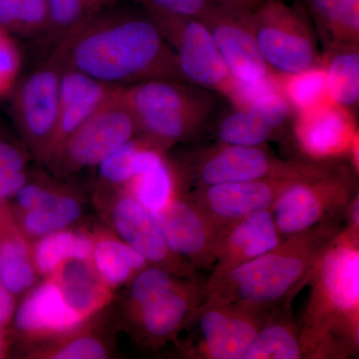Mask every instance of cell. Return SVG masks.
Masks as SVG:
<instances>
[{"label": "cell", "instance_id": "obj_17", "mask_svg": "<svg viewBox=\"0 0 359 359\" xmlns=\"http://www.w3.org/2000/svg\"><path fill=\"white\" fill-rule=\"evenodd\" d=\"M294 134L299 149L311 160L349 157L358 143L351 110L334 102L295 115Z\"/></svg>", "mask_w": 359, "mask_h": 359}, {"label": "cell", "instance_id": "obj_34", "mask_svg": "<svg viewBox=\"0 0 359 359\" xmlns=\"http://www.w3.org/2000/svg\"><path fill=\"white\" fill-rule=\"evenodd\" d=\"M181 276L161 266L148 264L141 269L130 282L128 297H127V311L129 318L145 308L151 302L168 294L181 282Z\"/></svg>", "mask_w": 359, "mask_h": 359}, {"label": "cell", "instance_id": "obj_18", "mask_svg": "<svg viewBox=\"0 0 359 359\" xmlns=\"http://www.w3.org/2000/svg\"><path fill=\"white\" fill-rule=\"evenodd\" d=\"M205 295V282L182 278L173 290L130 318L139 339L157 347L176 339Z\"/></svg>", "mask_w": 359, "mask_h": 359}, {"label": "cell", "instance_id": "obj_24", "mask_svg": "<svg viewBox=\"0 0 359 359\" xmlns=\"http://www.w3.org/2000/svg\"><path fill=\"white\" fill-rule=\"evenodd\" d=\"M39 276L32 244L18 229L11 212L0 230V280L16 297L32 290Z\"/></svg>", "mask_w": 359, "mask_h": 359}, {"label": "cell", "instance_id": "obj_35", "mask_svg": "<svg viewBox=\"0 0 359 359\" xmlns=\"http://www.w3.org/2000/svg\"><path fill=\"white\" fill-rule=\"evenodd\" d=\"M30 153L0 129V203H8L27 183Z\"/></svg>", "mask_w": 359, "mask_h": 359}, {"label": "cell", "instance_id": "obj_27", "mask_svg": "<svg viewBox=\"0 0 359 359\" xmlns=\"http://www.w3.org/2000/svg\"><path fill=\"white\" fill-rule=\"evenodd\" d=\"M93 238L91 263L110 290L129 283L149 264L145 257L117 236L102 233Z\"/></svg>", "mask_w": 359, "mask_h": 359}, {"label": "cell", "instance_id": "obj_12", "mask_svg": "<svg viewBox=\"0 0 359 359\" xmlns=\"http://www.w3.org/2000/svg\"><path fill=\"white\" fill-rule=\"evenodd\" d=\"M152 214L170 249L196 269L211 271L223 238L219 226L190 197L176 194L164 207Z\"/></svg>", "mask_w": 359, "mask_h": 359}, {"label": "cell", "instance_id": "obj_5", "mask_svg": "<svg viewBox=\"0 0 359 359\" xmlns=\"http://www.w3.org/2000/svg\"><path fill=\"white\" fill-rule=\"evenodd\" d=\"M355 172L339 159L311 160L273 207L283 240L346 214L358 194Z\"/></svg>", "mask_w": 359, "mask_h": 359}, {"label": "cell", "instance_id": "obj_13", "mask_svg": "<svg viewBox=\"0 0 359 359\" xmlns=\"http://www.w3.org/2000/svg\"><path fill=\"white\" fill-rule=\"evenodd\" d=\"M302 160L278 159L263 146L219 143L202 151L190 167L196 188L285 176L302 166Z\"/></svg>", "mask_w": 359, "mask_h": 359}, {"label": "cell", "instance_id": "obj_36", "mask_svg": "<svg viewBox=\"0 0 359 359\" xmlns=\"http://www.w3.org/2000/svg\"><path fill=\"white\" fill-rule=\"evenodd\" d=\"M122 1L123 0H47L51 20L49 39L57 41L75 26Z\"/></svg>", "mask_w": 359, "mask_h": 359}, {"label": "cell", "instance_id": "obj_10", "mask_svg": "<svg viewBox=\"0 0 359 359\" xmlns=\"http://www.w3.org/2000/svg\"><path fill=\"white\" fill-rule=\"evenodd\" d=\"M148 13L174 52L183 81L224 96L231 76L207 26L198 18Z\"/></svg>", "mask_w": 359, "mask_h": 359}, {"label": "cell", "instance_id": "obj_42", "mask_svg": "<svg viewBox=\"0 0 359 359\" xmlns=\"http://www.w3.org/2000/svg\"><path fill=\"white\" fill-rule=\"evenodd\" d=\"M6 344L4 339V330H0V358L6 354Z\"/></svg>", "mask_w": 359, "mask_h": 359}, {"label": "cell", "instance_id": "obj_37", "mask_svg": "<svg viewBox=\"0 0 359 359\" xmlns=\"http://www.w3.org/2000/svg\"><path fill=\"white\" fill-rule=\"evenodd\" d=\"M55 346L39 353L40 358L51 359H104L110 349L101 337L90 334H72Z\"/></svg>", "mask_w": 359, "mask_h": 359}, {"label": "cell", "instance_id": "obj_15", "mask_svg": "<svg viewBox=\"0 0 359 359\" xmlns=\"http://www.w3.org/2000/svg\"><path fill=\"white\" fill-rule=\"evenodd\" d=\"M110 218L117 237L145 257L149 264L166 269L181 278L203 282L196 269L170 249L152 214L124 190H120L115 198Z\"/></svg>", "mask_w": 359, "mask_h": 359}, {"label": "cell", "instance_id": "obj_1", "mask_svg": "<svg viewBox=\"0 0 359 359\" xmlns=\"http://www.w3.org/2000/svg\"><path fill=\"white\" fill-rule=\"evenodd\" d=\"M119 4L66 32L49 60L60 69L76 70L111 86L183 81L176 56L154 18L143 7L133 11Z\"/></svg>", "mask_w": 359, "mask_h": 359}, {"label": "cell", "instance_id": "obj_23", "mask_svg": "<svg viewBox=\"0 0 359 359\" xmlns=\"http://www.w3.org/2000/svg\"><path fill=\"white\" fill-rule=\"evenodd\" d=\"M66 302L88 320L111 299V290L97 275L91 259H71L49 276Z\"/></svg>", "mask_w": 359, "mask_h": 359}, {"label": "cell", "instance_id": "obj_21", "mask_svg": "<svg viewBox=\"0 0 359 359\" xmlns=\"http://www.w3.org/2000/svg\"><path fill=\"white\" fill-rule=\"evenodd\" d=\"M116 88L76 70L61 69L57 122L42 164H46L66 139L109 100Z\"/></svg>", "mask_w": 359, "mask_h": 359}, {"label": "cell", "instance_id": "obj_9", "mask_svg": "<svg viewBox=\"0 0 359 359\" xmlns=\"http://www.w3.org/2000/svg\"><path fill=\"white\" fill-rule=\"evenodd\" d=\"M61 69L46 61L20 78L9 94L14 125L28 152L43 163L57 122Z\"/></svg>", "mask_w": 359, "mask_h": 359}, {"label": "cell", "instance_id": "obj_11", "mask_svg": "<svg viewBox=\"0 0 359 359\" xmlns=\"http://www.w3.org/2000/svg\"><path fill=\"white\" fill-rule=\"evenodd\" d=\"M256 1L224 4L199 18L211 33L231 78L240 81H259L273 74L259 50L250 25V11Z\"/></svg>", "mask_w": 359, "mask_h": 359}, {"label": "cell", "instance_id": "obj_4", "mask_svg": "<svg viewBox=\"0 0 359 359\" xmlns=\"http://www.w3.org/2000/svg\"><path fill=\"white\" fill-rule=\"evenodd\" d=\"M117 94L133 117L138 136L164 152L204 130L219 96L187 82L164 79L118 87Z\"/></svg>", "mask_w": 359, "mask_h": 359}, {"label": "cell", "instance_id": "obj_8", "mask_svg": "<svg viewBox=\"0 0 359 359\" xmlns=\"http://www.w3.org/2000/svg\"><path fill=\"white\" fill-rule=\"evenodd\" d=\"M116 88L102 107L66 139L45 166L57 177L96 168L108 156L138 136L136 124Z\"/></svg>", "mask_w": 359, "mask_h": 359}, {"label": "cell", "instance_id": "obj_33", "mask_svg": "<svg viewBox=\"0 0 359 359\" xmlns=\"http://www.w3.org/2000/svg\"><path fill=\"white\" fill-rule=\"evenodd\" d=\"M119 190L130 194L146 210L154 212L164 207L176 194V178L172 167L164 158Z\"/></svg>", "mask_w": 359, "mask_h": 359}, {"label": "cell", "instance_id": "obj_6", "mask_svg": "<svg viewBox=\"0 0 359 359\" xmlns=\"http://www.w3.org/2000/svg\"><path fill=\"white\" fill-rule=\"evenodd\" d=\"M250 25L259 50L273 74L283 76L321 65L318 36L301 4L257 0L250 11Z\"/></svg>", "mask_w": 359, "mask_h": 359}, {"label": "cell", "instance_id": "obj_20", "mask_svg": "<svg viewBox=\"0 0 359 359\" xmlns=\"http://www.w3.org/2000/svg\"><path fill=\"white\" fill-rule=\"evenodd\" d=\"M292 112L282 90H276L252 105L226 112L217 125V138L228 145L263 146L282 129Z\"/></svg>", "mask_w": 359, "mask_h": 359}, {"label": "cell", "instance_id": "obj_28", "mask_svg": "<svg viewBox=\"0 0 359 359\" xmlns=\"http://www.w3.org/2000/svg\"><path fill=\"white\" fill-rule=\"evenodd\" d=\"M164 151L141 136L117 149L97 166L103 185L121 189L139 174L164 159Z\"/></svg>", "mask_w": 359, "mask_h": 359}, {"label": "cell", "instance_id": "obj_40", "mask_svg": "<svg viewBox=\"0 0 359 359\" xmlns=\"http://www.w3.org/2000/svg\"><path fill=\"white\" fill-rule=\"evenodd\" d=\"M15 309V297L0 280V330H4L13 321Z\"/></svg>", "mask_w": 359, "mask_h": 359}, {"label": "cell", "instance_id": "obj_41", "mask_svg": "<svg viewBox=\"0 0 359 359\" xmlns=\"http://www.w3.org/2000/svg\"><path fill=\"white\" fill-rule=\"evenodd\" d=\"M11 214V210L9 209L8 203H0V230Z\"/></svg>", "mask_w": 359, "mask_h": 359}, {"label": "cell", "instance_id": "obj_7", "mask_svg": "<svg viewBox=\"0 0 359 359\" xmlns=\"http://www.w3.org/2000/svg\"><path fill=\"white\" fill-rule=\"evenodd\" d=\"M271 311H259L205 297L184 330V354L196 359H244Z\"/></svg>", "mask_w": 359, "mask_h": 359}, {"label": "cell", "instance_id": "obj_26", "mask_svg": "<svg viewBox=\"0 0 359 359\" xmlns=\"http://www.w3.org/2000/svg\"><path fill=\"white\" fill-rule=\"evenodd\" d=\"M299 325L295 323L290 308L275 309L245 353L244 359H302Z\"/></svg>", "mask_w": 359, "mask_h": 359}, {"label": "cell", "instance_id": "obj_39", "mask_svg": "<svg viewBox=\"0 0 359 359\" xmlns=\"http://www.w3.org/2000/svg\"><path fill=\"white\" fill-rule=\"evenodd\" d=\"M22 55L15 37L0 26V99L8 97L20 78Z\"/></svg>", "mask_w": 359, "mask_h": 359}, {"label": "cell", "instance_id": "obj_25", "mask_svg": "<svg viewBox=\"0 0 359 359\" xmlns=\"http://www.w3.org/2000/svg\"><path fill=\"white\" fill-rule=\"evenodd\" d=\"M323 49L359 43V0H306Z\"/></svg>", "mask_w": 359, "mask_h": 359}, {"label": "cell", "instance_id": "obj_3", "mask_svg": "<svg viewBox=\"0 0 359 359\" xmlns=\"http://www.w3.org/2000/svg\"><path fill=\"white\" fill-rule=\"evenodd\" d=\"M342 216L283 238L266 254L205 282V297L247 308L273 311L292 308L309 282L321 252L341 229Z\"/></svg>", "mask_w": 359, "mask_h": 359}, {"label": "cell", "instance_id": "obj_19", "mask_svg": "<svg viewBox=\"0 0 359 359\" xmlns=\"http://www.w3.org/2000/svg\"><path fill=\"white\" fill-rule=\"evenodd\" d=\"M66 302L50 278L28 290L13 316L15 330L25 337H66L86 321Z\"/></svg>", "mask_w": 359, "mask_h": 359}, {"label": "cell", "instance_id": "obj_29", "mask_svg": "<svg viewBox=\"0 0 359 359\" xmlns=\"http://www.w3.org/2000/svg\"><path fill=\"white\" fill-rule=\"evenodd\" d=\"M321 66L332 102L351 110L359 101V43L323 49Z\"/></svg>", "mask_w": 359, "mask_h": 359}, {"label": "cell", "instance_id": "obj_38", "mask_svg": "<svg viewBox=\"0 0 359 359\" xmlns=\"http://www.w3.org/2000/svg\"><path fill=\"white\" fill-rule=\"evenodd\" d=\"M148 13L199 18L212 8L244 0H133Z\"/></svg>", "mask_w": 359, "mask_h": 359}, {"label": "cell", "instance_id": "obj_2", "mask_svg": "<svg viewBox=\"0 0 359 359\" xmlns=\"http://www.w3.org/2000/svg\"><path fill=\"white\" fill-rule=\"evenodd\" d=\"M299 340L304 358L346 359L359 349V229L342 226L309 278Z\"/></svg>", "mask_w": 359, "mask_h": 359}, {"label": "cell", "instance_id": "obj_31", "mask_svg": "<svg viewBox=\"0 0 359 359\" xmlns=\"http://www.w3.org/2000/svg\"><path fill=\"white\" fill-rule=\"evenodd\" d=\"M0 26L15 39L49 37L51 20L47 0H0Z\"/></svg>", "mask_w": 359, "mask_h": 359}, {"label": "cell", "instance_id": "obj_16", "mask_svg": "<svg viewBox=\"0 0 359 359\" xmlns=\"http://www.w3.org/2000/svg\"><path fill=\"white\" fill-rule=\"evenodd\" d=\"M14 221L28 240L70 229L83 216L82 201L65 189L28 180L13 198Z\"/></svg>", "mask_w": 359, "mask_h": 359}, {"label": "cell", "instance_id": "obj_14", "mask_svg": "<svg viewBox=\"0 0 359 359\" xmlns=\"http://www.w3.org/2000/svg\"><path fill=\"white\" fill-rule=\"evenodd\" d=\"M311 160L302 161L294 173L254 181L199 187L189 196L224 230L254 212L271 210L280 196L308 169Z\"/></svg>", "mask_w": 359, "mask_h": 359}, {"label": "cell", "instance_id": "obj_30", "mask_svg": "<svg viewBox=\"0 0 359 359\" xmlns=\"http://www.w3.org/2000/svg\"><path fill=\"white\" fill-rule=\"evenodd\" d=\"M94 238L66 229L37 238L32 244V261L39 276H49L71 259H91Z\"/></svg>", "mask_w": 359, "mask_h": 359}, {"label": "cell", "instance_id": "obj_32", "mask_svg": "<svg viewBox=\"0 0 359 359\" xmlns=\"http://www.w3.org/2000/svg\"><path fill=\"white\" fill-rule=\"evenodd\" d=\"M280 90L295 114L332 102L323 66L280 76Z\"/></svg>", "mask_w": 359, "mask_h": 359}, {"label": "cell", "instance_id": "obj_22", "mask_svg": "<svg viewBox=\"0 0 359 359\" xmlns=\"http://www.w3.org/2000/svg\"><path fill=\"white\" fill-rule=\"evenodd\" d=\"M282 241L271 210L238 219L224 231L210 276L224 275L266 254Z\"/></svg>", "mask_w": 359, "mask_h": 359}]
</instances>
